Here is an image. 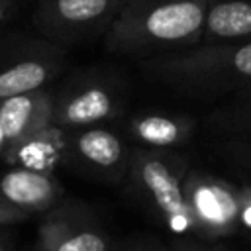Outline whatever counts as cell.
<instances>
[{"label": "cell", "mask_w": 251, "mask_h": 251, "mask_svg": "<svg viewBox=\"0 0 251 251\" xmlns=\"http://www.w3.org/2000/svg\"><path fill=\"white\" fill-rule=\"evenodd\" d=\"M127 0H45L41 22L53 31H76L112 18Z\"/></svg>", "instance_id": "cell-6"}, {"label": "cell", "mask_w": 251, "mask_h": 251, "mask_svg": "<svg viewBox=\"0 0 251 251\" xmlns=\"http://www.w3.org/2000/svg\"><path fill=\"white\" fill-rule=\"evenodd\" d=\"M206 0H127L110 29L118 49H149L196 41L204 29Z\"/></svg>", "instance_id": "cell-1"}, {"label": "cell", "mask_w": 251, "mask_h": 251, "mask_svg": "<svg viewBox=\"0 0 251 251\" xmlns=\"http://www.w3.org/2000/svg\"><path fill=\"white\" fill-rule=\"evenodd\" d=\"M4 147H6V141H4V133H2V127H0V155L4 153Z\"/></svg>", "instance_id": "cell-17"}, {"label": "cell", "mask_w": 251, "mask_h": 251, "mask_svg": "<svg viewBox=\"0 0 251 251\" xmlns=\"http://www.w3.org/2000/svg\"><path fill=\"white\" fill-rule=\"evenodd\" d=\"M55 75V63L41 53L0 59V102L24 92L39 90Z\"/></svg>", "instance_id": "cell-8"}, {"label": "cell", "mask_w": 251, "mask_h": 251, "mask_svg": "<svg viewBox=\"0 0 251 251\" xmlns=\"http://www.w3.org/2000/svg\"><path fill=\"white\" fill-rule=\"evenodd\" d=\"M73 151L86 163L110 169L120 163L124 155L122 141L108 129H84L73 137Z\"/></svg>", "instance_id": "cell-13"}, {"label": "cell", "mask_w": 251, "mask_h": 251, "mask_svg": "<svg viewBox=\"0 0 251 251\" xmlns=\"http://www.w3.org/2000/svg\"><path fill=\"white\" fill-rule=\"evenodd\" d=\"M61 198V186L43 171L12 167L0 175V200L24 214L45 212Z\"/></svg>", "instance_id": "cell-3"}, {"label": "cell", "mask_w": 251, "mask_h": 251, "mask_svg": "<svg viewBox=\"0 0 251 251\" xmlns=\"http://www.w3.org/2000/svg\"><path fill=\"white\" fill-rule=\"evenodd\" d=\"M165 67L167 71H175L184 76H214L222 73L251 80V43L200 49L196 53L171 59Z\"/></svg>", "instance_id": "cell-5"}, {"label": "cell", "mask_w": 251, "mask_h": 251, "mask_svg": "<svg viewBox=\"0 0 251 251\" xmlns=\"http://www.w3.org/2000/svg\"><path fill=\"white\" fill-rule=\"evenodd\" d=\"M0 251H10V249H8V245H6V241H4L2 237H0Z\"/></svg>", "instance_id": "cell-18"}, {"label": "cell", "mask_w": 251, "mask_h": 251, "mask_svg": "<svg viewBox=\"0 0 251 251\" xmlns=\"http://www.w3.org/2000/svg\"><path fill=\"white\" fill-rule=\"evenodd\" d=\"M37 251H45V249H43V247H37Z\"/></svg>", "instance_id": "cell-19"}, {"label": "cell", "mask_w": 251, "mask_h": 251, "mask_svg": "<svg viewBox=\"0 0 251 251\" xmlns=\"http://www.w3.org/2000/svg\"><path fill=\"white\" fill-rule=\"evenodd\" d=\"M14 8V0H0V22L8 16V12Z\"/></svg>", "instance_id": "cell-16"}, {"label": "cell", "mask_w": 251, "mask_h": 251, "mask_svg": "<svg viewBox=\"0 0 251 251\" xmlns=\"http://www.w3.org/2000/svg\"><path fill=\"white\" fill-rule=\"evenodd\" d=\"M39 247L45 251H108V243L98 231L78 227L55 214L39 226Z\"/></svg>", "instance_id": "cell-11"}, {"label": "cell", "mask_w": 251, "mask_h": 251, "mask_svg": "<svg viewBox=\"0 0 251 251\" xmlns=\"http://www.w3.org/2000/svg\"><path fill=\"white\" fill-rule=\"evenodd\" d=\"M114 98L102 86H84L67 92L53 102L51 124L57 127H78L106 120L114 114Z\"/></svg>", "instance_id": "cell-7"}, {"label": "cell", "mask_w": 251, "mask_h": 251, "mask_svg": "<svg viewBox=\"0 0 251 251\" xmlns=\"http://www.w3.org/2000/svg\"><path fill=\"white\" fill-rule=\"evenodd\" d=\"M63 151V137L57 126H47L45 129L12 143L4 149L2 157L12 167H25L33 171L51 173V169L57 165Z\"/></svg>", "instance_id": "cell-10"}, {"label": "cell", "mask_w": 251, "mask_h": 251, "mask_svg": "<svg viewBox=\"0 0 251 251\" xmlns=\"http://www.w3.org/2000/svg\"><path fill=\"white\" fill-rule=\"evenodd\" d=\"M208 35L218 39H237L251 35V4L243 0H227L214 4L204 18Z\"/></svg>", "instance_id": "cell-12"}, {"label": "cell", "mask_w": 251, "mask_h": 251, "mask_svg": "<svg viewBox=\"0 0 251 251\" xmlns=\"http://www.w3.org/2000/svg\"><path fill=\"white\" fill-rule=\"evenodd\" d=\"M133 131L141 141L155 147L173 145L184 135L178 122L165 116H147L143 120H137L133 124Z\"/></svg>", "instance_id": "cell-14"}, {"label": "cell", "mask_w": 251, "mask_h": 251, "mask_svg": "<svg viewBox=\"0 0 251 251\" xmlns=\"http://www.w3.org/2000/svg\"><path fill=\"white\" fill-rule=\"evenodd\" d=\"M25 218H27V214H24V212H20V210H16V208H12V206H8L0 200V226L14 224V222H20V220H25Z\"/></svg>", "instance_id": "cell-15"}, {"label": "cell", "mask_w": 251, "mask_h": 251, "mask_svg": "<svg viewBox=\"0 0 251 251\" xmlns=\"http://www.w3.org/2000/svg\"><path fill=\"white\" fill-rule=\"evenodd\" d=\"M186 202L192 210L194 226L204 227L208 231H222L229 227L235 220L237 208L229 192L212 182L186 186Z\"/></svg>", "instance_id": "cell-9"}, {"label": "cell", "mask_w": 251, "mask_h": 251, "mask_svg": "<svg viewBox=\"0 0 251 251\" xmlns=\"http://www.w3.org/2000/svg\"><path fill=\"white\" fill-rule=\"evenodd\" d=\"M51 114H53V100L41 88L2 100L0 127L4 133L6 147L51 126Z\"/></svg>", "instance_id": "cell-4"}, {"label": "cell", "mask_w": 251, "mask_h": 251, "mask_svg": "<svg viewBox=\"0 0 251 251\" xmlns=\"http://www.w3.org/2000/svg\"><path fill=\"white\" fill-rule=\"evenodd\" d=\"M135 176L171 229L184 231L196 227L178 176L165 161L157 157H139L135 163Z\"/></svg>", "instance_id": "cell-2"}]
</instances>
